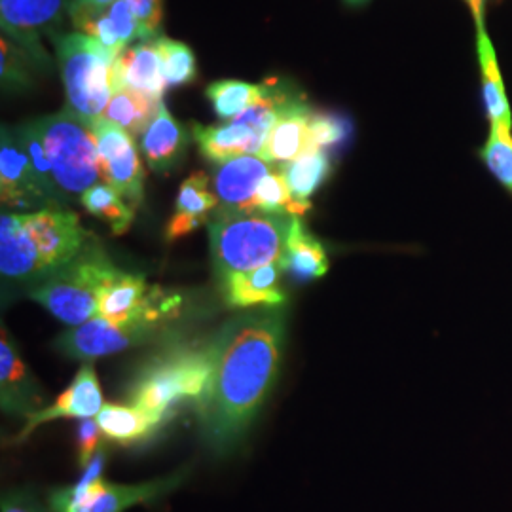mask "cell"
Here are the masks:
<instances>
[{"label":"cell","instance_id":"cell-2","mask_svg":"<svg viewBox=\"0 0 512 512\" xmlns=\"http://www.w3.org/2000/svg\"><path fill=\"white\" fill-rule=\"evenodd\" d=\"M294 217L219 207L209 219L213 268L224 283L281 260Z\"/></svg>","mask_w":512,"mask_h":512},{"label":"cell","instance_id":"cell-12","mask_svg":"<svg viewBox=\"0 0 512 512\" xmlns=\"http://www.w3.org/2000/svg\"><path fill=\"white\" fill-rule=\"evenodd\" d=\"M0 200L4 207L21 211L54 207L40 186L18 128L6 126L0 137Z\"/></svg>","mask_w":512,"mask_h":512},{"label":"cell","instance_id":"cell-5","mask_svg":"<svg viewBox=\"0 0 512 512\" xmlns=\"http://www.w3.org/2000/svg\"><path fill=\"white\" fill-rule=\"evenodd\" d=\"M61 194L82 196L101 179L99 152L88 120L65 107L33 120Z\"/></svg>","mask_w":512,"mask_h":512},{"label":"cell","instance_id":"cell-13","mask_svg":"<svg viewBox=\"0 0 512 512\" xmlns=\"http://www.w3.org/2000/svg\"><path fill=\"white\" fill-rule=\"evenodd\" d=\"M103 393L93 370L92 363H84L74 376L71 385L59 395V399L48 408H40L37 412L25 416V427L21 429L16 442L29 439V435L42 423L61 420V418H95L103 408Z\"/></svg>","mask_w":512,"mask_h":512},{"label":"cell","instance_id":"cell-9","mask_svg":"<svg viewBox=\"0 0 512 512\" xmlns=\"http://www.w3.org/2000/svg\"><path fill=\"white\" fill-rule=\"evenodd\" d=\"M101 162L103 183L116 188L135 209L145 196V169L141 164L135 139L103 116L88 120Z\"/></svg>","mask_w":512,"mask_h":512},{"label":"cell","instance_id":"cell-16","mask_svg":"<svg viewBox=\"0 0 512 512\" xmlns=\"http://www.w3.org/2000/svg\"><path fill=\"white\" fill-rule=\"evenodd\" d=\"M311 112L310 105L296 97L270 129L258 158L277 167L313 150L310 143Z\"/></svg>","mask_w":512,"mask_h":512},{"label":"cell","instance_id":"cell-19","mask_svg":"<svg viewBox=\"0 0 512 512\" xmlns=\"http://www.w3.org/2000/svg\"><path fill=\"white\" fill-rule=\"evenodd\" d=\"M283 272V262L277 260L272 264L260 266L253 272L230 277L224 283H220L222 296L226 304L234 308H279L285 304V294L281 293L279 287Z\"/></svg>","mask_w":512,"mask_h":512},{"label":"cell","instance_id":"cell-36","mask_svg":"<svg viewBox=\"0 0 512 512\" xmlns=\"http://www.w3.org/2000/svg\"><path fill=\"white\" fill-rule=\"evenodd\" d=\"M128 4L137 19L141 40L158 38L164 19V0H128Z\"/></svg>","mask_w":512,"mask_h":512},{"label":"cell","instance_id":"cell-31","mask_svg":"<svg viewBox=\"0 0 512 512\" xmlns=\"http://www.w3.org/2000/svg\"><path fill=\"white\" fill-rule=\"evenodd\" d=\"M311 209V203L296 202L287 186V181L279 167H274L270 175L262 179L258 184L253 202V211L262 213H275V215H291V217H302Z\"/></svg>","mask_w":512,"mask_h":512},{"label":"cell","instance_id":"cell-34","mask_svg":"<svg viewBox=\"0 0 512 512\" xmlns=\"http://www.w3.org/2000/svg\"><path fill=\"white\" fill-rule=\"evenodd\" d=\"M0 78L4 92L25 90L31 86V67L35 59L27 54L14 40L2 35L0 42Z\"/></svg>","mask_w":512,"mask_h":512},{"label":"cell","instance_id":"cell-4","mask_svg":"<svg viewBox=\"0 0 512 512\" xmlns=\"http://www.w3.org/2000/svg\"><path fill=\"white\" fill-rule=\"evenodd\" d=\"M120 275L101 245L90 241L71 264L37 283L29 298L65 325L78 327L99 315L103 294Z\"/></svg>","mask_w":512,"mask_h":512},{"label":"cell","instance_id":"cell-41","mask_svg":"<svg viewBox=\"0 0 512 512\" xmlns=\"http://www.w3.org/2000/svg\"><path fill=\"white\" fill-rule=\"evenodd\" d=\"M351 6H359V4H365L366 0H346Z\"/></svg>","mask_w":512,"mask_h":512},{"label":"cell","instance_id":"cell-22","mask_svg":"<svg viewBox=\"0 0 512 512\" xmlns=\"http://www.w3.org/2000/svg\"><path fill=\"white\" fill-rule=\"evenodd\" d=\"M188 147L186 129L169 114L164 101L160 103L154 120L141 135V150L147 164L156 173H167L181 162Z\"/></svg>","mask_w":512,"mask_h":512},{"label":"cell","instance_id":"cell-14","mask_svg":"<svg viewBox=\"0 0 512 512\" xmlns=\"http://www.w3.org/2000/svg\"><path fill=\"white\" fill-rule=\"evenodd\" d=\"M69 18L76 33L97 40L116 55L133 46L135 40H141V31L128 0H116L107 8L69 10Z\"/></svg>","mask_w":512,"mask_h":512},{"label":"cell","instance_id":"cell-33","mask_svg":"<svg viewBox=\"0 0 512 512\" xmlns=\"http://www.w3.org/2000/svg\"><path fill=\"white\" fill-rule=\"evenodd\" d=\"M154 42L162 55L165 78L169 86H184L196 80V55L184 42L167 37L154 38Z\"/></svg>","mask_w":512,"mask_h":512},{"label":"cell","instance_id":"cell-25","mask_svg":"<svg viewBox=\"0 0 512 512\" xmlns=\"http://www.w3.org/2000/svg\"><path fill=\"white\" fill-rule=\"evenodd\" d=\"M285 272L302 281L319 279L329 272V258L319 239L308 232L304 222L294 217L287 239V249L281 258Z\"/></svg>","mask_w":512,"mask_h":512},{"label":"cell","instance_id":"cell-7","mask_svg":"<svg viewBox=\"0 0 512 512\" xmlns=\"http://www.w3.org/2000/svg\"><path fill=\"white\" fill-rule=\"evenodd\" d=\"M105 463L107 454L99 450L73 486L59 488L50 494V511L124 512L143 503L158 501L184 480V473H177L141 484H110L103 478Z\"/></svg>","mask_w":512,"mask_h":512},{"label":"cell","instance_id":"cell-27","mask_svg":"<svg viewBox=\"0 0 512 512\" xmlns=\"http://www.w3.org/2000/svg\"><path fill=\"white\" fill-rule=\"evenodd\" d=\"M162 101H154L143 93L135 90H118L112 93L109 105L103 112V118L114 126L124 129L133 139L147 131L150 122L154 120Z\"/></svg>","mask_w":512,"mask_h":512},{"label":"cell","instance_id":"cell-21","mask_svg":"<svg viewBox=\"0 0 512 512\" xmlns=\"http://www.w3.org/2000/svg\"><path fill=\"white\" fill-rule=\"evenodd\" d=\"M219 198L209 190V177L205 173L190 175L179 188L175 203V213L167 222L165 238L167 241L184 238L205 222L219 209Z\"/></svg>","mask_w":512,"mask_h":512},{"label":"cell","instance_id":"cell-28","mask_svg":"<svg viewBox=\"0 0 512 512\" xmlns=\"http://www.w3.org/2000/svg\"><path fill=\"white\" fill-rule=\"evenodd\" d=\"M296 202L311 203L310 198L327 181L330 160L325 150H310L289 164L277 165Z\"/></svg>","mask_w":512,"mask_h":512},{"label":"cell","instance_id":"cell-35","mask_svg":"<svg viewBox=\"0 0 512 512\" xmlns=\"http://www.w3.org/2000/svg\"><path fill=\"white\" fill-rule=\"evenodd\" d=\"M346 120L329 112L313 110L310 116V143L313 150H329L348 137Z\"/></svg>","mask_w":512,"mask_h":512},{"label":"cell","instance_id":"cell-30","mask_svg":"<svg viewBox=\"0 0 512 512\" xmlns=\"http://www.w3.org/2000/svg\"><path fill=\"white\" fill-rule=\"evenodd\" d=\"M268 92V84L219 80L207 88V99L222 122H232L251 109Z\"/></svg>","mask_w":512,"mask_h":512},{"label":"cell","instance_id":"cell-10","mask_svg":"<svg viewBox=\"0 0 512 512\" xmlns=\"http://www.w3.org/2000/svg\"><path fill=\"white\" fill-rule=\"evenodd\" d=\"M21 219L35 243L46 277L71 264L90 243V234L82 228L78 215L69 209H40L21 213Z\"/></svg>","mask_w":512,"mask_h":512},{"label":"cell","instance_id":"cell-38","mask_svg":"<svg viewBox=\"0 0 512 512\" xmlns=\"http://www.w3.org/2000/svg\"><path fill=\"white\" fill-rule=\"evenodd\" d=\"M2 512H48L31 492H10L2 497Z\"/></svg>","mask_w":512,"mask_h":512},{"label":"cell","instance_id":"cell-8","mask_svg":"<svg viewBox=\"0 0 512 512\" xmlns=\"http://www.w3.org/2000/svg\"><path fill=\"white\" fill-rule=\"evenodd\" d=\"M164 323L158 319L112 323L97 315L84 325L65 330L55 340V348L71 359L92 363L93 359L147 344L158 336Z\"/></svg>","mask_w":512,"mask_h":512},{"label":"cell","instance_id":"cell-17","mask_svg":"<svg viewBox=\"0 0 512 512\" xmlns=\"http://www.w3.org/2000/svg\"><path fill=\"white\" fill-rule=\"evenodd\" d=\"M275 165L264 162L258 156H239L217 165L213 186L220 207L253 211L256 188L266 175L274 171Z\"/></svg>","mask_w":512,"mask_h":512},{"label":"cell","instance_id":"cell-15","mask_svg":"<svg viewBox=\"0 0 512 512\" xmlns=\"http://www.w3.org/2000/svg\"><path fill=\"white\" fill-rule=\"evenodd\" d=\"M164 61L154 40H143L126 48L114 61V92L135 90L154 101H164L167 90Z\"/></svg>","mask_w":512,"mask_h":512},{"label":"cell","instance_id":"cell-40","mask_svg":"<svg viewBox=\"0 0 512 512\" xmlns=\"http://www.w3.org/2000/svg\"><path fill=\"white\" fill-rule=\"evenodd\" d=\"M465 2L469 4L471 12L475 16V21H482L484 19V4H486V0H465Z\"/></svg>","mask_w":512,"mask_h":512},{"label":"cell","instance_id":"cell-18","mask_svg":"<svg viewBox=\"0 0 512 512\" xmlns=\"http://www.w3.org/2000/svg\"><path fill=\"white\" fill-rule=\"evenodd\" d=\"M0 272L8 279L33 281L35 285L46 277L21 213L4 211L0 217Z\"/></svg>","mask_w":512,"mask_h":512},{"label":"cell","instance_id":"cell-20","mask_svg":"<svg viewBox=\"0 0 512 512\" xmlns=\"http://www.w3.org/2000/svg\"><path fill=\"white\" fill-rule=\"evenodd\" d=\"M0 395L4 412L29 416L40 410L42 397L38 395L37 382L19 359L6 330H2L0 340Z\"/></svg>","mask_w":512,"mask_h":512},{"label":"cell","instance_id":"cell-24","mask_svg":"<svg viewBox=\"0 0 512 512\" xmlns=\"http://www.w3.org/2000/svg\"><path fill=\"white\" fill-rule=\"evenodd\" d=\"M476 54H478V65L482 73L484 101L490 116V124L499 128L512 129L511 105L505 93V84L499 71L494 44L486 33L484 19L476 21Z\"/></svg>","mask_w":512,"mask_h":512},{"label":"cell","instance_id":"cell-1","mask_svg":"<svg viewBox=\"0 0 512 512\" xmlns=\"http://www.w3.org/2000/svg\"><path fill=\"white\" fill-rule=\"evenodd\" d=\"M283 340L277 308L253 311L226 323L211 342V376L196 412L203 439L226 454L238 446L274 385Z\"/></svg>","mask_w":512,"mask_h":512},{"label":"cell","instance_id":"cell-11","mask_svg":"<svg viewBox=\"0 0 512 512\" xmlns=\"http://www.w3.org/2000/svg\"><path fill=\"white\" fill-rule=\"evenodd\" d=\"M71 0H0L2 35L14 40L37 67H48L50 57L42 46V38L55 37L65 16H69Z\"/></svg>","mask_w":512,"mask_h":512},{"label":"cell","instance_id":"cell-6","mask_svg":"<svg viewBox=\"0 0 512 512\" xmlns=\"http://www.w3.org/2000/svg\"><path fill=\"white\" fill-rule=\"evenodd\" d=\"M54 38L67 107L86 120L103 116L114 93V61L118 55L82 33Z\"/></svg>","mask_w":512,"mask_h":512},{"label":"cell","instance_id":"cell-32","mask_svg":"<svg viewBox=\"0 0 512 512\" xmlns=\"http://www.w3.org/2000/svg\"><path fill=\"white\" fill-rule=\"evenodd\" d=\"M480 160L509 194H512V135L511 129L492 126L490 137L478 152Z\"/></svg>","mask_w":512,"mask_h":512},{"label":"cell","instance_id":"cell-26","mask_svg":"<svg viewBox=\"0 0 512 512\" xmlns=\"http://www.w3.org/2000/svg\"><path fill=\"white\" fill-rule=\"evenodd\" d=\"M103 435L116 444H135L150 439L160 421L131 404H105L95 416Z\"/></svg>","mask_w":512,"mask_h":512},{"label":"cell","instance_id":"cell-37","mask_svg":"<svg viewBox=\"0 0 512 512\" xmlns=\"http://www.w3.org/2000/svg\"><path fill=\"white\" fill-rule=\"evenodd\" d=\"M101 427L95 418L82 420L76 431V450H78V463L84 469L97 454L101 446Z\"/></svg>","mask_w":512,"mask_h":512},{"label":"cell","instance_id":"cell-3","mask_svg":"<svg viewBox=\"0 0 512 512\" xmlns=\"http://www.w3.org/2000/svg\"><path fill=\"white\" fill-rule=\"evenodd\" d=\"M209 376L211 342L173 346L141 368L126 399L164 425L183 401L198 403Z\"/></svg>","mask_w":512,"mask_h":512},{"label":"cell","instance_id":"cell-29","mask_svg":"<svg viewBox=\"0 0 512 512\" xmlns=\"http://www.w3.org/2000/svg\"><path fill=\"white\" fill-rule=\"evenodd\" d=\"M80 203L90 215L105 220L116 236L126 234L135 219V209L107 183L93 184L80 196Z\"/></svg>","mask_w":512,"mask_h":512},{"label":"cell","instance_id":"cell-23","mask_svg":"<svg viewBox=\"0 0 512 512\" xmlns=\"http://www.w3.org/2000/svg\"><path fill=\"white\" fill-rule=\"evenodd\" d=\"M194 141L203 158L211 164L220 165L239 156H260L253 131L239 120L224 122L220 126H192Z\"/></svg>","mask_w":512,"mask_h":512},{"label":"cell","instance_id":"cell-39","mask_svg":"<svg viewBox=\"0 0 512 512\" xmlns=\"http://www.w3.org/2000/svg\"><path fill=\"white\" fill-rule=\"evenodd\" d=\"M116 0H71L69 10H78V8H107L114 4Z\"/></svg>","mask_w":512,"mask_h":512}]
</instances>
